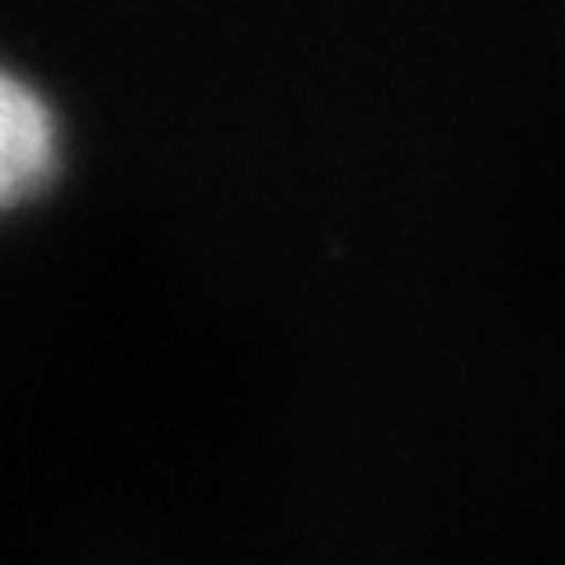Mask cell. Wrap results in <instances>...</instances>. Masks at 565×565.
<instances>
[{
    "mask_svg": "<svg viewBox=\"0 0 565 565\" xmlns=\"http://www.w3.org/2000/svg\"><path fill=\"white\" fill-rule=\"evenodd\" d=\"M62 161V137L47 99L0 66V212L33 199Z\"/></svg>",
    "mask_w": 565,
    "mask_h": 565,
    "instance_id": "obj_1",
    "label": "cell"
}]
</instances>
